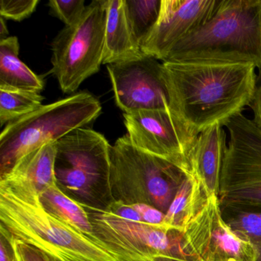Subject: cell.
I'll list each match as a JSON object with an SVG mask.
<instances>
[{
  "label": "cell",
  "instance_id": "1",
  "mask_svg": "<svg viewBox=\"0 0 261 261\" xmlns=\"http://www.w3.org/2000/svg\"><path fill=\"white\" fill-rule=\"evenodd\" d=\"M250 63L163 62L169 108L197 134L250 107L256 85Z\"/></svg>",
  "mask_w": 261,
  "mask_h": 261
},
{
  "label": "cell",
  "instance_id": "2",
  "mask_svg": "<svg viewBox=\"0 0 261 261\" xmlns=\"http://www.w3.org/2000/svg\"><path fill=\"white\" fill-rule=\"evenodd\" d=\"M0 221L18 241L55 261H119L86 235L48 213L27 186L0 181Z\"/></svg>",
  "mask_w": 261,
  "mask_h": 261
},
{
  "label": "cell",
  "instance_id": "3",
  "mask_svg": "<svg viewBox=\"0 0 261 261\" xmlns=\"http://www.w3.org/2000/svg\"><path fill=\"white\" fill-rule=\"evenodd\" d=\"M164 62H261V0H221L212 18L178 42Z\"/></svg>",
  "mask_w": 261,
  "mask_h": 261
},
{
  "label": "cell",
  "instance_id": "4",
  "mask_svg": "<svg viewBox=\"0 0 261 261\" xmlns=\"http://www.w3.org/2000/svg\"><path fill=\"white\" fill-rule=\"evenodd\" d=\"M111 146L105 136L85 127L56 142V185L85 208L107 211L114 202L111 188Z\"/></svg>",
  "mask_w": 261,
  "mask_h": 261
},
{
  "label": "cell",
  "instance_id": "5",
  "mask_svg": "<svg viewBox=\"0 0 261 261\" xmlns=\"http://www.w3.org/2000/svg\"><path fill=\"white\" fill-rule=\"evenodd\" d=\"M101 110L98 99L81 92L7 123L0 134V178L25 155L95 120Z\"/></svg>",
  "mask_w": 261,
  "mask_h": 261
},
{
  "label": "cell",
  "instance_id": "6",
  "mask_svg": "<svg viewBox=\"0 0 261 261\" xmlns=\"http://www.w3.org/2000/svg\"><path fill=\"white\" fill-rule=\"evenodd\" d=\"M111 160L114 201L146 204L165 214L183 181L193 175L168 160L136 147L127 134L111 146Z\"/></svg>",
  "mask_w": 261,
  "mask_h": 261
},
{
  "label": "cell",
  "instance_id": "7",
  "mask_svg": "<svg viewBox=\"0 0 261 261\" xmlns=\"http://www.w3.org/2000/svg\"><path fill=\"white\" fill-rule=\"evenodd\" d=\"M108 0H94L79 21L51 44L53 72L65 94L77 91L103 64Z\"/></svg>",
  "mask_w": 261,
  "mask_h": 261
},
{
  "label": "cell",
  "instance_id": "8",
  "mask_svg": "<svg viewBox=\"0 0 261 261\" xmlns=\"http://www.w3.org/2000/svg\"><path fill=\"white\" fill-rule=\"evenodd\" d=\"M85 209L92 225L90 238L119 261H146L157 256L195 261L185 247L181 230L129 221L108 211Z\"/></svg>",
  "mask_w": 261,
  "mask_h": 261
},
{
  "label": "cell",
  "instance_id": "9",
  "mask_svg": "<svg viewBox=\"0 0 261 261\" xmlns=\"http://www.w3.org/2000/svg\"><path fill=\"white\" fill-rule=\"evenodd\" d=\"M224 126L230 140L220 178V204H261V129L243 114L232 117Z\"/></svg>",
  "mask_w": 261,
  "mask_h": 261
},
{
  "label": "cell",
  "instance_id": "10",
  "mask_svg": "<svg viewBox=\"0 0 261 261\" xmlns=\"http://www.w3.org/2000/svg\"><path fill=\"white\" fill-rule=\"evenodd\" d=\"M123 118L127 136L136 147L193 175L189 156L198 134L169 108L126 113Z\"/></svg>",
  "mask_w": 261,
  "mask_h": 261
},
{
  "label": "cell",
  "instance_id": "11",
  "mask_svg": "<svg viewBox=\"0 0 261 261\" xmlns=\"http://www.w3.org/2000/svg\"><path fill=\"white\" fill-rule=\"evenodd\" d=\"M184 245L195 261H256L250 243L237 236L221 216L218 195L207 198L182 230Z\"/></svg>",
  "mask_w": 261,
  "mask_h": 261
},
{
  "label": "cell",
  "instance_id": "12",
  "mask_svg": "<svg viewBox=\"0 0 261 261\" xmlns=\"http://www.w3.org/2000/svg\"><path fill=\"white\" fill-rule=\"evenodd\" d=\"M116 105L123 114L167 109L169 96L162 63L145 55L129 62L108 65Z\"/></svg>",
  "mask_w": 261,
  "mask_h": 261
},
{
  "label": "cell",
  "instance_id": "13",
  "mask_svg": "<svg viewBox=\"0 0 261 261\" xmlns=\"http://www.w3.org/2000/svg\"><path fill=\"white\" fill-rule=\"evenodd\" d=\"M221 0H162L160 16L141 49L164 62L178 42L201 28L213 16Z\"/></svg>",
  "mask_w": 261,
  "mask_h": 261
},
{
  "label": "cell",
  "instance_id": "14",
  "mask_svg": "<svg viewBox=\"0 0 261 261\" xmlns=\"http://www.w3.org/2000/svg\"><path fill=\"white\" fill-rule=\"evenodd\" d=\"M226 149L225 131L219 124L213 125L200 133L192 148L189 156L192 174L208 195L218 197Z\"/></svg>",
  "mask_w": 261,
  "mask_h": 261
},
{
  "label": "cell",
  "instance_id": "15",
  "mask_svg": "<svg viewBox=\"0 0 261 261\" xmlns=\"http://www.w3.org/2000/svg\"><path fill=\"white\" fill-rule=\"evenodd\" d=\"M144 56L128 19L126 0H108L103 64L129 62Z\"/></svg>",
  "mask_w": 261,
  "mask_h": 261
},
{
  "label": "cell",
  "instance_id": "16",
  "mask_svg": "<svg viewBox=\"0 0 261 261\" xmlns=\"http://www.w3.org/2000/svg\"><path fill=\"white\" fill-rule=\"evenodd\" d=\"M56 142L48 143L21 159L13 170L0 181L27 186L39 195L56 185Z\"/></svg>",
  "mask_w": 261,
  "mask_h": 261
},
{
  "label": "cell",
  "instance_id": "17",
  "mask_svg": "<svg viewBox=\"0 0 261 261\" xmlns=\"http://www.w3.org/2000/svg\"><path fill=\"white\" fill-rule=\"evenodd\" d=\"M17 37L0 40V85L40 93L44 81L35 74L19 58Z\"/></svg>",
  "mask_w": 261,
  "mask_h": 261
},
{
  "label": "cell",
  "instance_id": "18",
  "mask_svg": "<svg viewBox=\"0 0 261 261\" xmlns=\"http://www.w3.org/2000/svg\"><path fill=\"white\" fill-rule=\"evenodd\" d=\"M209 196L202 185L193 175L188 176L166 213V225L182 231Z\"/></svg>",
  "mask_w": 261,
  "mask_h": 261
},
{
  "label": "cell",
  "instance_id": "19",
  "mask_svg": "<svg viewBox=\"0 0 261 261\" xmlns=\"http://www.w3.org/2000/svg\"><path fill=\"white\" fill-rule=\"evenodd\" d=\"M44 208L77 231L91 238L92 225L86 209L65 195L57 185L50 187L39 195Z\"/></svg>",
  "mask_w": 261,
  "mask_h": 261
},
{
  "label": "cell",
  "instance_id": "20",
  "mask_svg": "<svg viewBox=\"0 0 261 261\" xmlns=\"http://www.w3.org/2000/svg\"><path fill=\"white\" fill-rule=\"evenodd\" d=\"M220 207L223 219L237 236L253 247L261 244V204L229 202Z\"/></svg>",
  "mask_w": 261,
  "mask_h": 261
},
{
  "label": "cell",
  "instance_id": "21",
  "mask_svg": "<svg viewBox=\"0 0 261 261\" xmlns=\"http://www.w3.org/2000/svg\"><path fill=\"white\" fill-rule=\"evenodd\" d=\"M43 100L39 92L0 85L1 126L36 111L43 105Z\"/></svg>",
  "mask_w": 261,
  "mask_h": 261
},
{
  "label": "cell",
  "instance_id": "22",
  "mask_svg": "<svg viewBox=\"0 0 261 261\" xmlns=\"http://www.w3.org/2000/svg\"><path fill=\"white\" fill-rule=\"evenodd\" d=\"M161 3L162 0H126L128 19L140 46L158 19Z\"/></svg>",
  "mask_w": 261,
  "mask_h": 261
},
{
  "label": "cell",
  "instance_id": "23",
  "mask_svg": "<svg viewBox=\"0 0 261 261\" xmlns=\"http://www.w3.org/2000/svg\"><path fill=\"white\" fill-rule=\"evenodd\" d=\"M85 0H51L48 3L50 13L71 27L80 19L86 10Z\"/></svg>",
  "mask_w": 261,
  "mask_h": 261
},
{
  "label": "cell",
  "instance_id": "24",
  "mask_svg": "<svg viewBox=\"0 0 261 261\" xmlns=\"http://www.w3.org/2000/svg\"><path fill=\"white\" fill-rule=\"evenodd\" d=\"M39 3V0H1L0 15L6 20L19 22L31 16Z\"/></svg>",
  "mask_w": 261,
  "mask_h": 261
},
{
  "label": "cell",
  "instance_id": "25",
  "mask_svg": "<svg viewBox=\"0 0 261 261\" xmlns=\"http://www.w3.org/2000/svg\"><path fill=\"white\" fill-rule=\"evenodd\" d=\"M13 233L0 224V261H20Z\"/></svg>",
  "mask_w": 261,
  "mask_h": 261
},
{
  "label": "cell",
  "instance_id": "26",
  "mask_svg": "<svg viewBox=\"0 0 261 261\" xmlns=\"http://www.w3.org/2000/svg\"><path fill=\"white\" fill-rule=\"evenodd\" d=\"M16 250L20 261H55L42 250L16 240Z\"/></svg>",
  "mask_w": 261,
  "mask_h": 261
},
{
  "label": "cell",
  "instance_id": "27",
  "mask_svg": "<svg viewBox=\"0 0 261 261\" xmlns=\"http://www.w3.org/2000/svg\"><path fill=\"white\" fill-rule=\"evenodd\" d=\"M259 83L256 85V91L250 108L253 113V119L255 123L261 129V62L259 66Z\"/></svg>",
  "mask_w": 261,
  "mask_h": 261
},
{
  "label": "cell",
  "instance_id": "28",
  "mask_svg": "<svg viewBox=\"0 0 261 261\" xmlns=\"http://www.w3.org/2000/svg\"><path fill=\"white\" fill-rule=\"evenodd\" d=\"M146 261H193L192 259H182V258L174 257L169 256H157L150 258Z\"/></svg>",
  "mask_w": 261,
  "mask_h": 261
},
{
  "label": "cell",
  "instance_id": "29",
  "mask_svg": "<svg viewBox=\"0 0 261 261\" xmlns=\"http://www.w3.org/2000/svg\"><path fill=\"white\" fill-rule=\"evenodd\" d=\"M8 29L6 24V19L4 18H0V40L8 38Z\"/></svg>",
  "mask_w": 261,
  "mask_h": 261
},
{
  "label": "cell",
  "instance_id": "30",
  "mask_svg": "<svg viewBox=\"0 0 261 261\" xmlns=\"http://www.w3.org/2000/svg\"><path fill=\"white\" fill-rule=\"evenodd\" d=\"M254 247L256 250V254H257V260L256 261H261V244L255 245Z\"/></svg>",
  "mask_w": 261,
  "mask_h": 261
}]
</instances>
